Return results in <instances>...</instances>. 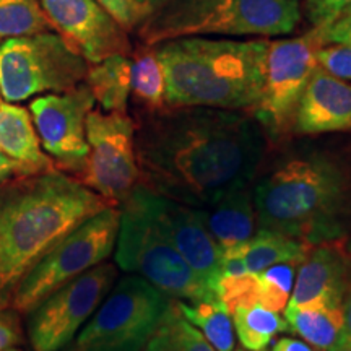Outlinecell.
I'll use <instances>...</instances> for the list:
<instances>
[{"label":"cell","instance_id":"6da1fadb","mask_svg":"<svg viewBox=\"0 0 351 351\" xmlns=\"http://www.w3.org/2000/svg\"><path fill=\"white\" fill-rule=\"evenodd\" d=\"M155 114L138 140L143 187L204 208L231 191L252 186L269 138L256 117L204 106Z\"/></svg>","mask_w":351,"mask_h":351},{"label":"cell","instance_id":"7a4b0ae2","mask_svg":"<svg viewBox=\"0 0 351 351\" xmlns=\"http://www.w3.org/2000/svg\"><path fill=\"white\" fill-rule=\"evenodd\" d=\"M257 225L317 245L351 221V171L335 155L300 145L262 161L252 184Z\"/></svg>","mask_w":351,"mask_h":351},{"label":"cell","instance_id":"3957f363","mask_svg":"<svg viewBox=\"0 0 351 351\" xmlns=\"http://www.w3.org/2000/svg\"><path fill=\"white\" fill-rule=\"evenodd\" d=\"M109 207L116 205L59 169L0 184V304L44 254Z\"/></svg>","mask_w":351,"mask_h":351},{"label":"cell","instance_id":"277c9868","mask_svg":"<svg viewBox=\"0 0 351 351\" xmlns=\"http://www.w3.org/2000/svg\"><path fill=\"white\" fill-rule=\"evenodd\" d=\"M269 41L200 36L165 41L158 57L169 108L204 106L247 111L257 106Z\"/></svg>","mask_w":351,"mask_h":351},{"label":"cell","instance_id":"5b68a950","mask_svg":"<svg viewBox=\"0 0 351 351\" xmlns=\"http://www.w3.org/2000/svg\"><path fill=\"white\" fill-rule=\"evenodd\" d=\"M116 263L178 301H218L179 254L158 218L150 189L137 186L121 202Z\"/></svg>","mask_w":351,"mask_h":351},{"label":"cell","instance_id":"8992f818","mask_svg":"<svg viewBox=\"0 0 351 351\" xmlns=\"http://www.w3.org/2000/svg\"><path fill=\"white\" fill-rule=\"evenodd\" d=\"M298 21V0H166L147 16L142 38L152 46L202 34L280 36Z\"/></svg>","mask_w":351,"mask_h":351},{"label":"cell","instance_id":"52a82bcc","mask_svg":"<svg viewBox=\"0 0 351 351\" xmlns=\"http://www.w3.org/2000/svg\"><path fill=\"white\" fill-rule=\"evenodd\" d=\"M117 230L119 208L109 207L70 231L23 275L12 293L13 309L29 314L56 289L103 263L116 247Z\"/></svg>","mask_w":351,"mask_h":351},{"label":"cell","instance_id":"ba28073f","mask_svg":"<svg viewBox=\"0 0 351 351\" xmlns=\"http://www.w3.org/2000/svg\"><path fill=\"white\" fill-rule=\"evenodd\" d=\"M88 62L52 32L0 43V93L10 103L34 95L62 93L85 80Z\"/></svg>","mask_w":351,"mask_h":351},{"label":"cell","instance_id":"9c48e42d","mask_svg":"<svg viewBox=\"0 0 351 351\" xmlns=\"http://www.w3.org/2000/svg\"><path fill=\"white\" fill-rule=\"evenodd\" d=\"M168 302L169 298L142 276H125L85 324L72 351H143Z\"/></svg>","mask_w":351,"mask_h":351},{"label":"cell","instance_id":"30bf717a","mask_svg":"<svg viewBox=\"0 0 351 351\" xmlns=\"http://www.w3.org/2000/svg\"><path fill=\"white\" fill-rule=\"evenodd\" d=\"M324 33L313 26L298 38L269 43L261 98L252 109L267 137L276 140L293 129L302 91L319 67L317 51L326 46Z\"/></svg>","mask_w":351,"mask_h":351},{"label":"cell","instance_id":"8fae6325","mask_svg":"<svg viewBox=\"0 0 351 351\" xmlns=\"http://www.w3.org/2000/svg\"><path fill=\"white\" fill-rule=\"evenodd\" d=\"M86 142L80 182L112 205L121 204L140 179L134 122L125 112L91 109L86 116Z\"/></svg>","mask_w":351,"mask_h":351},{"label":"cell","instance_id":"7c38bea8","mask_svg":"<svg viewBox=\"0 0 351 351\" xmlns=\"http://www.w3.org/2000/svg\"><path fill=\"white\" fill-rule=\"evenodd\" d=\"M116 278V265L99 263L34 307L28 324L33 350L59 351L67 346L108 296Z\"/></svg>","mask_w":351,"mask_h":351},{"label":"cell","instance_id":"4fadbf2b","mask_svg":"<svg viewBox=\"0 0 351 351\" xmlns=\"http://www.w3.org/2000/svg\"><path fill=\"white\" fill-rule=\"evenodd\" d=\"M95 98L86 83L62 93L39 96L29 104L41 147L65 171L82 173L88 156L86 116Z\"/></svg>","mask_w":351,"mask_h":351},{"label":"cell","instance_id":"5bb4252c","mask_svg":"<svg viewBox=\"0 0 351 351\" xmlns=\"http://www.w3.org/2000/svg\"><path fill=\"white\" fill-rule=\"evenodd\" d=\"M41 5L54 29L88 64L130 52L125 29L96 0H41Z\"/></svg>","mask_w":351,"mask_h":351},{"label":"cell","instance_id":"9a60e30c","mask_svg":"<svg viewBox=\"0 0 351 351\" xmlns=\"http://www.w3.org/2000/svg\"><path fill=\"white\" fill-rule=\"evenodd\" d=\"M350 275V257L341 239L313 245L300 263L287 307H341Z\"/></svg>","mask_w":351,"mask_h":351},{"label":"cell","instance_id":"2e32d148","mask_svg":"<svg viewBox=\"0 0 351 351\" xmlns=\"http://www.w3.org/2000/svg\"><path fill=\"white\" fill-rule=\"evenodd\" d=\"M153 205L176 249L213 291L221 275L223 256L200 213L194 207L169 200L155 192Z\"/></svg>","mask_w":351,"mask_h":351},{"label":"cell","instance_id":"e0dca14e","mask_svg":"<svg viewBox=\"0 0 351 351\" xmlns=\"http://www.w3.org/2000/svg\"><path fill=\"white\" fill-rule=\"evenodd\" d=\"M293 132L319 135L351 130V85L317 67L298 103Z\"/></svg>","mask_w":351,"mask_h":351},{"label":"cell","instance_id":"ac0fdd59","mask_svg":"<svg viewBox=\"0 0 351 351\" xmlns=\"http://www.w3.org/2000/svg\"><path fill=\"white\" fill-rule=\"evenodd\" d=\"M223 258L234 257L257 231L252 186H245L204 208H197Z\"/></svg>","mask_w":351,"mask_h":351},{"label":"cell","instance_id":"d6986e66","mask_svg":"<svg viewBox=\"0 0 351 351\" xmlns=\"http://www.w3.org/2000/svg\"><path fill=\"white\" fill-rule=\"evenodd\" d=\"M0 150L33 174L57 169L43 153L32 116L21 106L0 103Z\"/></svg>","mask_w":351,"mask_h":351},{"label":"cell","instance_id":"ffe728a7","mask_svg":"<svg viewBox=\"0 0 351 351\" xmlns=\"http://www.w3.org/2000/svg\"><path fill=\"white\" fill-rule=\"evenodd\" d=\"M313 245L282 234V232L258 228L251 241L234 257H239L249 274H261L276 263H300L309 254Z\"/></svg>","mask_w":351,"mask_h":351},{"label":"cell","instance_id":"44dd1931","mask_svg":"<svg viewBox=\"0 0 351 351\" xmlns=\"http://www.w3.org/2000/svg\"><path fill=\"white\" fill-rule=\"evenodd\" d=\"M86 86L104 112H125L130 96L132 60L127 56H112L91 64L86 72Z\"/></svg>","mask_w":351,"mask_h":351},{"label":"cell","instance_id":"7402d4cb","mask_svg":"<svg viewBox=\"0 0 351 351\" xmlns=\"http://www.w3.org/2000/svg\"><path fill=\"white\" fill-rule=\"evenodd\" d=\"M283 313L289 330L315 351H330L343 327L341 307H285Z\"/></svg>","mask_w":351,"mask_h":351},{"label":"cell","instance_id":"603a6c76","mask_svg":"<svg viewBox=\"0 0 351 351\" xmlns=\"http://www.w3.org/2000/svg\"><path fill=\"white\" fill-rule=\"evenodd\" d=\"M238 340L247 351H267L278 333L288 332L287 319L261 304H241L231 309Z\"/></svg>","mask_w":351,"mask_h":351},{"label":"cell","instance_id":"cb8c5ba5","mask_svg":"<svg viewBox=\"0 0 351 351\" xmlns=\"http://www.w3.org/2000/svg\"><path fill=\"white\" fill-rule=\"evenodd\" d=\"M143 351H217L199 328L184 317L178 301H169Z\"/></svg>","mask_w":351,"mask_h":351},{"label":"cell","instance_id":"d4e9b609","mask_svg":"<svg viewBox=\"0 0 351 351\" xmlns=\"http://www.w3.org/2000/svg\"><path fill=\"white\" fill-rule=\"evenodd\" d=\"M178 307L192 326L204 333L217 351H234L236 332L226 306L219 301L186 302L178 301Z\"/></svg>","mask_w":351,"mask_h":351},{"label":"cell","instance_id":"484cf974","mask_svg":"<svg viewBox=\"0 0 351 351\" xmlns=\"http://www.w3.org/2000/svg\"><path fill=\"white\" fill-rule=\"evenodd\" d=\"M130 93L145 109L163 111L166 106V80L156 49L143 47L135 52L132 60Z\"/></svg>","mask_w":351,"mask_h":351},{"label":"cell","instance_id":"4316f807","mask_svg":"<svg viewBox=\"0 0 351 351\" xmlns=\"http://www.w3.org/2000/svg\"><path fill=\"white\" fill-rule=\"evenodd\" d=\"M54 29L38 0H0V41Z\"/></svg>","mask_w":351,"mask_h":351},{"label":"cell","instance_id":"83f0119b","mask_svg":"<svg viewBox=\"0 0 351 351\" xmlns=\"http://www.w3.org/2000/svg\"><path fill=\"white\" fill-rule=\"evenodd\" d=\"M295 263H276L257 274V304L282 313L295 285Z\"/></svg>","mask_w":351,"mask_h":351},{"label":"cell","instance_id":"f1b7e54d","mask_svg":"<svg viewBox=\"0 0 351 351\" xmlns=\"http://www.w3.org/2000/svg\"><path fill=\"white\" fill-rule=\"evenodd\" d=\"M317 64L333 77L351 80V46L326 44L317 51Z\"/></svg>","mask_w":351,"mask_h":351},{"label":"cell","instance_id":"f546056e","mask_svg":"<svg viewBox=\"0 0 351 351\" xmlns=\"http://www.w3.org/2000/svg\"><path fill=\"white\" fill-rule=\"evenodd\" d=\"M351 7V0H306L307 19L315 28H328Z\"/></svg>","mask_w":351,"mask_h":351},{"label":"cell","instance_id":"4dcf8cb0","mask_svg":"<svg viewBox=\"0 0 351 351\" xmlns=\"http://www.w3.org/2000/svg\"><path fill=\"white\" fill-rule=\"evenodd\" d=\"M124 29H132L147 19L137 0H96Z\"/></svg>","mask_w":351,"mask_h":351},{"label":"cell","instance_id":"1f68e13d","mask_svg":"<svg viewBox=\"0 0 351 351\" xmlns=\"http://www.w3.org/2000/svg\"><path fill=\"white\" fill-rule=\"evenodd\" d=\"M326 44H346L351 46V7L341 13L324 33Z\"/></svg>","mask_w":351,"mask_h":351},{"label":"cell","instance_id":"d6a6232c","mask_svg":"<svg viewBox=\"0 0 351 351\" xmlns=\"http://www.w3.org/2000/svg\"><path fill=\"white\" fill-rule=\"evenodd\" d=\"M341 311H343V327H341L339 339H337L335 345L332 346L330 351H340V350L351 348V275H350L348 288H346Z\"/></svg>","mask_w":351,"mask_h":351},{"label":"cell","instance_id":"836d02e7","mask_svg":"<svg viewBox=\"0 0 351 351\" xmlns=\"http://www.w3.org/2000/svg\"><path fill=\"white\" fill-rule=\"evenodd\" d=\"M19 340L20 332L15 320L10 315L0 314V350L10 348V346L19 343Z\"/></svg>","mask_w":351,"mask_h":351},{"label":"cell","instance_id":"e575fe53","mask_svg":"<svg viewBox=\"0 0 351 351\" xmlns=\"http://www.w3.org/2000/svg\"><path fill=\"white\" fill-rule=\"evenodd\" d=\"M33 174L26 166L16 163L15 160H12L10 156H7L5 153L0 150V184L8 181V179L16 178V176H26Z\"/></svg>","mask_w":351,"mask_h":351},{"label":"cell","instance_id":"d590c367","mask_svg":"<svg viewBox=\"0 0 351 351\" xmlns=\"http://www.w3.org/2000/svg\"><path fill=\"white\" fill-rule=\"evenodd\" d=\"M271 351H315V350L309 343H306V341L283 337V339L275 341L274 346H271Z\"/></svg>","mask_w":351,"mask_h":351},{"label":"cell","instance_id":"8d00e7d4","mask_svg":"<svg viewBox=\"0 0 351 351\" xmlns=\"http://www.w3.org/2000/svg\"><path fill=\"white\" fill-rule=\"evenodd\" d=\"M137 2L143 8L145 13H147V16H150L153 12L158 10L163 3H166V0H137Z\"/></svg>","mask_w":351,"mask_h":351},{"label":"cell","instance_id":"74e56055","mask_svg":"<svg viewBox=\"0 0 351 351\" xmlns=\"http://www.w3.org/2000/svg\"><path fill=\"white\" fill-rule=\"evenodd\" d=\"M0 351H20L19 348H13V346H10V348H5V350H0Z\"/></svg>","mask_w":351,"mask_h":351},{"label":"cell","instance_id":"f35d334b","mask_svg":"<svg viewBox=\"0 0 351 351\" xmlns=\"http://www.w3.org/2000/svg\"><path fill=\"white\" fill-rule=\"evenodd\" d=\"M340 351H351V348H346V350H340Z\"/></svg>","mask_w":351,"mask_h":351},{"label":"cell","instance_id":"ab89813d","mask_svg":"<svg viewBox=\"0 0 351 351\" xmlns=\"http://www.w3.org/2000/svg\"><path fill=\"white\" fill-rule=\"evenodd\" d=\"M238 351H245V350H238Z\"/></svg>","mask_w":351,"mask_h":351}]
</instances>
